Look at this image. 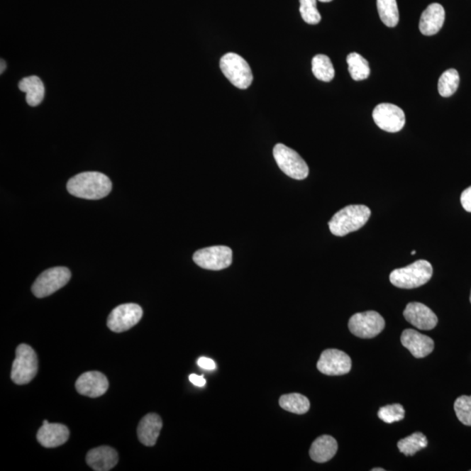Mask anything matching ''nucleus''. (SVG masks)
Instances as JSON below:
<instances>
[{"mask_svg":"<svg viewBox=\"0 0 471 471\" xmlns=\"http://www.w3.org/2000/svg\"><path fill=\"white\" fill-rule=\"evenodd\" d=\"M373 119L379 128L389 133L401 131L406 121L404 110L391 104L376 106Z\"/></svg>","mask_w":471,"mask_h":471,"instance_id":"9b49d317","label":"nucleus"},{"mask_svg":"<svg viewBox=\"0 0 471 471\" xmlns=\"http://www.w3.org/2000/svg\"><path fill=\"white\" fill-rule=\"evenodd\" d=\"M379 18L383 24L394 28L399 23V10L397 0H377Z\"/></svg>","mask_w":471,"mask_h":471,"instance_id":"a878e982","label":"nucleus"},{"mask_svg":"<svg viewBox=\"0 0 471 471\" xmlns=\"http://www.w3.org/2000/svg\"><path fill=\"white\" fill-rule=\"evenodd\" d=\"M444 21H445V11L443 6L438 3H433L421 14L419 23L420 31L425 36L435 35L442 29Z\"/></svg>","mask_w":471,"mask_h":471,"instance_id":"dca6fc26","label":"nucleus"},{"mask_svg":"<svg viewBox=\"0 0 471 471\" xmlns=\"http://www.w3.org/2000/svg\"><path fill=\"white\" fill-rule=\"evenodd\" d=\"M48 424H49L48 421L45 420V421H43V425H48Z\"/></svg>","mask_w":471,"mask_h":471,"instance_id":"e433bc0d","label":"nucleus"},{"mask_svg":"<svg viewBox=\"0 0 471 471\" xmlns=\"http://www.w3.org/2000/svg\"><path fill=\"white\" fill-rule=\"evenodd\" d=\"M348 71L353 81H363L370 77V67L367 60L357 52H351L347 58Z\"/></svg>","mask_w":471,"mask_h":471,"instance_id":"5701e85b","label":"nucleus"},{"mask_svg":"<svg viewBox=\"0 0 471 471\" xmlns=\"http://www.w3.org/2000/svg\"><path fill=\"white\" fill-rule=\"evenodd\" d=\"M70 431L63 424L43 425L37 433V439L45 448H56L67 442Z\"/></svg>","mask_w":471,"mask_h":471,"instance_id":"f3484780","label":"nucleus"},{"mask_svg":"<svg viewBox=\"0 0 471 471\" xmlns=\"http://www.w3.org/2000/svg\"><path fill=\"white\" fill-rule=\"evenodd\" d=\"M454 409L458 420L466 426H471V397H458L455 401Z\"/></svg>","mask_w":471,"mask_h":471,"instance_id":"c85d7f7f","label":"nucleus"},{"mask_svg":"<svg viewBox=\"0 0 471 471\" xmlns=\"http://www.w3.org/2000/svg\"><path fill=\"white\" fill-rule=\"evenodd\" d=\"M142 307L136 304H123L116 307L109 314L108 326L111 331L123 333L138 324L142 318Z\"/></svg>","mask_w":471,"mask_h":471,"instance_id":"9d476101","label":"nucleus"},{"mask_svg":"<svg viewBox=\"0 0 471 471\" xmlns=\"http://www.w3.org/2000/svg\"><path fill=\"white\" fill-rule=\"evenodd\" d=\"M197 364H199V366L201 368H203V370H214L216 368L214 360H212L210 358H206V357H201L199 362H197Z\"/></svg>","mask_w":471,"mask_h":471,"instance_id":"2f4dec72","label":"nucleus"},{"mask_svg":"<svg viewBox=\"0 0 471 471\" xmlns=\"http://www.w3.org/2000/svg\"><path fill=\"white\" fill-rule=\"evenodd\" d=\"M39 362L35 351L26 344L18 345L11 367V378L18 385L28 384L38 373Z\"/></svg>","mask_w":471,"mask_h":471,"instance_id":"20e7f679","label":"nucleus"},{"mask_svg":"<svg viewBox=\"0 0 471 471\" xmlns=\"http://www.w3.org/2000/svg\"><path fill=\"white\" fill-rule=\"evenodd\" d=\"M378 416L386 423H396L404 419L405 409L401 404L387 405L379 409Z\"/></svg>","mask_w":471,"mask_h":471,"instance_id":"c756f323","label":"nucleus"},{"mask_svg":"<svg viewBox=\"0 0 471 471\" xmlns=\"http://www.w3.org/2000/svg\"><path fill=\"white\" fill-rule=\"evenodd\" d=\"M67 191L74 196L98 200L107 196L112 191V182L100 172H83L76 174L67 182Z\"/></svg>","mask_w":471,"mask_h":471,"instance_id":"f257e3e1","label":"nucleus"},{"mask_svg":"<svg viewBox=\"0 0 471 471\" xmlns=\"http://www.w3.org/2000/svg\"><path fill=\"white\" fill-rule=\"evenodd\" d=\"M280 407L288 412L303 415L309 412L310 401L306 397L298 393L284 394L279 399Z\"/></svg>","mask_w":471,"mask_h":471,"instance_id":"4be33fe9","label":"nucleus"},{"mask_svg":"<svg viewBox=\"0 0 471 471\" xmlns=\"http://www.w3.org/2000/svg\"><path fill=\"white\" fill-rule=\"evenodd\" d=\"M370 216V209L366 205H348L334 214L330 220V231L337 237H344L366 225Z\"/></svg>","mask_w":471,"mask_h":471,"instance_id":"f03ea898","label":"nucleus"},{"mask_svg":"<svg viewBox=\"0 0 471 471\" xmlns=\"http://www.w3.org/2000/svg\"><path fill=\"white\" fill-rule=\"evenodd\" d=\"M317 368L326 375H347L352 368V360L347 353L338 349H326L321 353Z\"/></svg>","mask_w":471,"mask_h":471,"instance_id":"f8f14e48","label":"nucleus"},{"mask_svg":"<svg viewBox=\"0 0 471 471\" xmlns=\"http://www.w3.org/2000/svg\"><path fill=\"white\" fill-rule=\"evenodd\" d=\"M162 428L161 417L157 414H149L140 420L138 428L140 442L148 447L154 446Z\"/></svg>","mask_w":471,"mask_h":471,"instance_id":"6ab92c4d","label":"nucleus"},{"mask_svg":"<svg viewBox=\"0 0 471 471\" xmlns=\"http://www.w3.org/2000/svg\"><path fill=\"white\" fill-rule=\"evenodd\" d=\"M193 260L204 269L219 271L229 267L233 263V250L229 247L216 245L197 250Z\"/></svg>","mask_w":471,"mask_h":471,"instance_id":"1a4fd4ad","label":"nucleus"},{"mask_svg":"<svg viewBox=\"0 0 471 471\" xmlns=\"http://www.w3.org/2000/svg\"><path fill=\"white\" fill-rule=\"evenodd\" d=\"M18 89L26 94V101L31 107H37L44 100L45 86L38 76L22 79L18 83Z\"/></svg>","mask_w":471,"mask_h":471,"instance_id":"412c9836","label":"nucleus"},{"mask_svg":"<svg viewBox=\"0 0 471 471\" xmlns=\"http://www.w3.org/2000/svg\"><path fill=\"white\" fill-rule=\"evenodd\" d=\"M6 62H4L3 60H1V71H0V73L3 74V72L5 71L6 70Z\"/></svg>","mask_w":471,"mask_h":471,"instance_id":"72a5a7b5","label":"nucleus"},{"mask_svg":"<svg viewBox=\"0 0 471 471\" xmlns=\"http://www.w3.org/2000/svg\"><path fill=\"white\" fill-rule=\"evenodd\" d=\"M318 1L323 2V3H328L333 1V0H318Z\"/></svg>","mask_w":471,"mask_h":471,"instance_id":"c9c22d12","label":"nucleus"},{"mask_svg":"<svg viewBox=\"0 0 471 471\" xmlns=\"http://www.w3.org/2000/svg\"><path fill=\"white\" fill-rule=\"evenodd\" d=\"M404 315L406 321L421 330H431L435 328L438 323V316L434 311L419 302L408 304Z\"/></svg>","mask_w":471,"mask_h":471,"instance_id":"4468645a","label":"nucleus"},{"mask_svg":"<svg viewBox=\"0 0 471 471\" xmlns=\"http://www.w3.org/2000/svg\"><path fill=\"white\" fill-rule=\"evenodd\" d=\"M433 276V267L427 260H417L404 268L394 270L389 280L401 289H414L427 284Z\"/></svg>","mask_w":471,"mask_h":471,"instance_id":"7ed1b4c3","label":"nucleus"},{"mask_svg":"<svg viewBox=\"0 0 471 471\" xmlns=\"http://www.w3.org/2000/svg\"><path fill=\"white\" fill-rule=\"evenodd\" d=\"M277 165L287 176L296 180H303L309 177V168L306 162L294 150L290 149L282 143L275 145L273 149Z\"/></svg>","mask_w":471,"mask_h":471,"instance_id":"423d86ee","label":"nucleus"},{"mask_svg":"<svg viewBox=\"0 0 471 471\" xmlns=\"http://www.w3.org/2000/svg\"><path fill=\"white\" fill-rule=\"evenodd\" d=\"M461 204L463 209L471 214V186L462 193Z\"/></svg>","mask_w":471,"mask_h":471,"instance_id":"7c9ffc66","label":"nucleus"},{"mask_svg":"<svg viewBox=\"0 0 471 471\" xmlns=\"http://www.w3.org/2000/svg\"><path fill=\"white\" fill-rule=\"evenodd\" d=\"M411 254H412V255H414V254H416V250H413V252L411 253Z\"/></svg>","mask_w":471,"mask_h":471,"instance_id":"4c0bfd02","label":"nucleus"},{"mask_svg":"<svg viewBox=\"0 0 471 471\" xmlns=\"http://www.w3.org/2000/svg\"><path fill=\"white\" fill-rule=\"evenodd\" d=\"M470 303H471V292H470Z\"/></svg>","mask_w":471,"mask_h":471,"instance_id":"58836bf2","label":"nucleus"},{"mask_svg":"<svg viewBox=\"0 0 471 471\" xmlns=\"http://www.w3.org/2000/svg\"><path fill=\"white\" fill-rule=\"evenodd\" d=\"M427 445V438L421 432L414 433L408 438L399 440L397 443L399 450L408 457L416 455L418 451L425 449Z\"/></svg>","mask_w":471,"mask_h":471,"instance_id":"393cba45","label":"nucleus"},{"mask_svg":"<svg viewBox=\"0 0 471 471\" xmlns=\"http://www.w3.org/2000/svg\"><path fill=\"white\" fill-rule=\"evenodd\" d=\"M87 463L96 471H108L117 465L119 458L111 447L101 446L91 450L87 455Z\"/></svg>","mask_w":471,"mask_h":471,"instance_id":"a211bd4d","label":"nucleus"},{"mask_svg":"<svg viewBox=\"0 0 471 471\" xmlns=\"http://www.w3.org/2000/svg\"><path fill=\"white\" fill-rule=\"evenodd\" d=\"M220 68L231 84L239 89H246L252 85V70L244 58L234 52H228L220 60Z\"/></svg>","mask_w":471,"mask_h":471,"instance_id":"39448f33","label":"nucleus"},{"mask_svg":"<svg viewBox=\"0 0 471 471\" xmlns=\"http://www.w3.org/2000/svg\"><path fill=\"white\" fill-rule=\"evenodd\" d=\"M311 70H313L315 77L325 82H331L336 75L331 60L325 55H318L314 57L311 60Z\"/></svg>","mask_w":471,"mask_h":471,"instance_id":"b1692460","label":"nucleus"},{"mask_svg":"<svg viewBox=\"0 0 471 471\" xmlns=\"http://www.w3.org/2000/svg\"><path fill=\"white\" fill-rule=\"evenodd\" d=\"M459 83H460V77H459L458 72L454 68L444 72L440 75L438 81V92L440 96L450 97L457 92Z\"/></svg>","mask_w":471,"mask_h":471,"instance_id":"bb28decb","label":"nucleus"},{"mask_svg":"<svg viewBox=\"0 0 471 471\" xmlns=\"http://www.w3.org/2000/svg\"><path fill=\"white\" fill-rule=\"evenodd\" d=\"M71 272L66 267H54L47 270L38 277L33 283L32 292L37 298L43 299L55 294L66 286L70 280Z\"/></svg>","mask_w":471,"mask_h":471,"instance_id":"6e6552de","label":"nucleus"},{"mask_svg":"<svg viewBox=\"0 0 471 471\" xmlns=\"http://www.w3.org/2000/svg\"><path fill=\"white\" fill-rule=\"evenodd\" d=\"M299 11L303 21L310 25L318 24L321 15L317 9V0H299Z\"/></svg>","mask_w":471,"mask_h":471,"instance_id":"cd10ccee","label":"nucleus"},{"mask_svg":"<svg viewBox=\"0 0 471 471\" xmlns=\"http://www.w3.org/2000/svg\"><path fill=\"white\" fill-rule=\"evenodd\" d=\"M372 471H385V470L383 468H375L372 469Z\"/></svg>","mask_w":471,"mask_h":471,"instance_id":"f704fd0d","label":"nucleus"},{"mask_svg":"<svg viewBox=\"0 0 471 471\" xmlns=\"http://www.w3.org/2000/svg\"><path fill=\"white\" fill-rule=\"evenodd\" d=\"M402 345L416 358H424L434 350V340L414 329H406L401 333Z\"/></svg>","mask_w":471,"mask_h":471,"instance_id":"2eb2a0df","label":"nucleus"},{"mask_svg":"<svg viewBox=\"0 0 471 471\" xmlns=\"http://www.w3.org/2000/svg\"><path fill=\"white\" fill-rule=\"evenodd\" d=\"M109 387L107 377L97 371L87 372L79 376L75 383L79 394L92 398L104 396Z\"/></svg>","mask_w":471,"mask_h":471,"instance_id":"ddd939ff","label":"nucleus"},{"mask_svg":"<svg viewBox=\"0 0 471 471\" xmlns=\"http://www.w3.org/2000/svg\"><path fill=\"white\" fill-rule=\"evenodd\" d=\"M338 450L337 440L331 436L324 435L314 440L310 448V458L318 463L326 462L336 455Z\"/></svg>","mask_w":471,"mask_h":471,"instance_id":"aec40b11","label":"nucleus"},{"mask_svg":"<svg viewBox=\"0 0 471 471\" xmlns=\"http://www.w3.org/2000/svg\"><path fill=\"white\" fill-rule=\"evenodd\" d=\"M384 328V318L375 311L353 314L348 321L350 332L362 339H372L379 336Z\"/></svg>","mask_w":471,"mask_h":471,"instance_id":"0eeeda50","label":"nucleus"},{"mask_svg":"<svg viewBox=\"0 0 471 471\" xmlns=\"http://www.w3.org/2000/svg\"><path fill=\"white\" fill-rule=\"evenodd\" d=\"M189 381L192 383V384L196 386V387H204L205 384H206V379H205L203 376H199L196 375H189Z\"/></svg>","mask_w":471,"mask_h":471,"instance_id":"473e14b6","label":"nucleus"}]
</instances>
